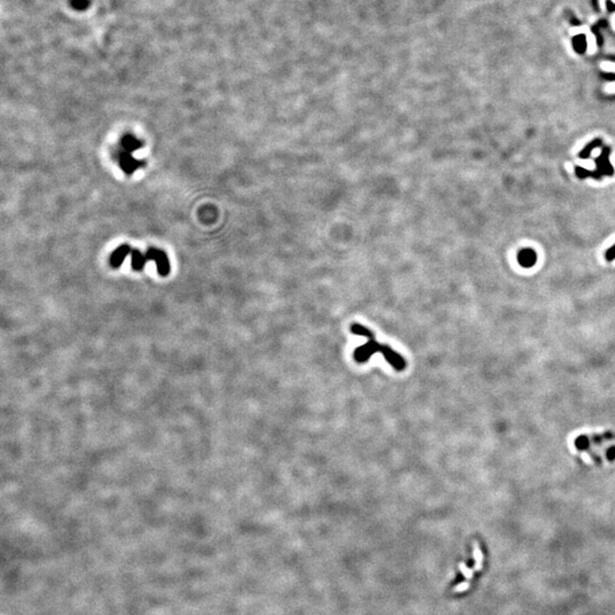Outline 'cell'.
Returning a JSON list of instances; mask_svg holds the SVG:
<instances>
[{
	"label": "cell",
	"mask_w": 615,
	"mask_h": 615,
	"mask_svg": "<svg viewBox=\"0 0 615 615\" xmlns=\"http://www.w3.org/2000/svg\"><path fill=\"white\" fill-rule=\"evenodd\" d=\"M458 568H459V571L461 572V574L464 575L465 579H467V580H471V579H473L474 572H475L474 569H473V568H468V566L465 564V563H459Z\"/></svg>",
	"instance_id": "9c48e42d"
},
{
	"label": "cell",
	"mask_w": 615,
	"mask_h": 615,
	"mask_svg": "<svg viewBox=\"0 0 615 615\" xmlns=\"http://www.w3.org/2000/svg\"><path fill=\"white\" fill-rule=\"evenodd\" d=\"M470 587H471V582L470 580H467V581L460 582V583H458L457 585H455L454 589H452V591L456 592V594H461V592L467 591L468 589H470Z\"/></svg>",
	"instance_id": "8fae6325"
},
{
	"label": "cell",
	"mask_w": 615,
	"mask_h": 615,
	"mask_svg": "<svg viewBox=\"0 0 615 615\" xmlns=\"http://www.w3.org/2000/svg\"><path fill=\"white\" fill-rule=\"evenodd\" d=\"M122 146L126 152L132 153L137 151L138 148H141L142 144L138 141V139H136L133 136H126L125 138L122 139Z\"/></svg>",
	"instance_id": "ba28073f"
},
{
	"label": "cell",
	"mask_w": 615,
	"mask_h": 615,
	"mask_svg": "<svg viewBox=\"0 0 615 615\" xmlns=\"http://www.w3.org/2000/svg\"><path fill=\"white\" fill-rule=\"evenodd\" d=\"M350 331L353 335L363 336L368 340V342H367L366 344H363V346L357 347V349L354 350L353 359L356 360L358 363H367V361L370 359V357L374 356V354L380 353L384 358H385L387 363L391 364L395 370H398V372H402V370L406 369L407 363L405 358L400 356L399 353H396L395 351L391 349L389 346L378 343L375 338V334H374L370 330H368V328L363 326V325L360 324H352L350 327Z\"/></svg>",
	"instance_id": "6da1fadb"
},
{
	"label": "cell",
	"mask_w": 615,
	"mask_h": 615,
	"mask_svg": "<svg viewBox=\"0 0 615 615\" xmlns=\"http://www.w3.org/2000/svg\"><path fill=\"white\" fill-rule=\"evenodd\" d=\"M119 164L120 167L123 171L126 172V174H132L137 169H138L141 165L144 164V162L139 161L136 158H133L131 155V153L129 152H123L121 155H120V159H119Z\"/></svg>",
	"instance_id": "3957f363"
},
{
	"label": "cell",
	"mask_w": 615,
	"mask_h": 615,
	"mask_svg": "<svg viewBox=\"0 0 615 615\" xmlns=\"http://www.w3.org/2000/svg\"><path fill=\"white\" fill-rule=\"evenodd\" d=\"M131 252L132 249L129 245H121L118 247L112 253V255H110V266L114 267V268H119L126 260V256L131 254Z\"/></svg>",
	"instance_id": "277c9868"
},
{
	"label": "cell",
	"mask_w": 615,
	"mask_h": 615,
	"mask_svg": "<svg viewBox=\"0 0 615 615\" xmlns=\"http://www.w3.org/2000/svg\"><path fill=\"white\" fill-rule=\"evenodd\" d=\"M573 45L577 51H579V53H583L585 48L584 37H582V35H578V37L573 40Z\"/></svg>",
	"instance_id": "30bf717a"
},
{
	"label": "cell",
	"mask_w": 615,
	"mask_h": 615,
	"mask_svg": "<svg viewBox=\"0 0 615 615\" xmlns=\"http://www.w3.org/2000/svg\"><path fill=\"white\" fill-rule=\"evenodd\" d=\"M575 444H577V447H578L579 449H583V448H585V447H587V445H588V440H587V438H585V437H580V438H579L578 440H577V442H575Z\"/></svg>",
	"instance_id": "7c38bea8"
},
{
	"label": "cell",
	"mask_w": 615,
	"mask_h": 615,
	"mask_svg": "<svg viewBox=\"0 0 615 615\" xmlns=\"http://www.w3.org/2000/svg\"><path fill=\"white\" fill-rule=\"evenodd\" d=\"M536 253L532 250H522L519 254V262L523 267H532L536 263Z\"/></svg>",
	"instance_id": "52a82bcc"
},
{
	"label": "cell",
	"mask_w": 615,
	"mask_h": 615,
	"mask_svg": "<svg viewBox=\"0 0 615 615\" xmlns=\"http://www.w3.org/2000/svg\"><path fill=\"white\" fill-rule=\"evenodd\" d=\"M146 262H148L146 254H142L139 250H132L131 252V266L132 269L136 271H139L144 268Z\"/></svg>",
	"instance_id": "5b68a950"
},
{
	"label": "cell",
	"mask_w": 615,
	"mask_h": 615,
	"mask_svg": "<svg viewBox=\"0 0 615 615\" xmlns=\"http://www.w3.org/2000/svg\"><path fill=\"white\" fill-rule=\"evenodd\" d=\"M148 261H154L158 266V271L161 276H168L170 272V263H169L168 255L162 250L149 249L145 253Z\"/></svg>",
	"instance_id": "7a4b0ae2"
},
{
	"label": "cell",
	"mask_w": 615,
	"mask_h": 615,
	"mask_svg": "<svg viewBox=\"0 0 615 615\" xmlns=\"http://www.w3.org/2000/svg\"><path fill=\"white\" fill-rule=\"evenodd\" d=\"M608 457H610V459H614V457H615V448H612V449H610V450H608Z\"/></svg>",
	"instance_id": "4fadbf2b"
},
{
	"label": "cell",
	"mask_w": 615,
	"mask_h": 615,
	"mask_svg": "<svg viewBox=\"0 0 615 615\" xmlns=\"http://www.w3.org/2000/svg\"><path fill=\"white\" fill-rule=\"evenodd\" d=\"M472 547H473V558L475 561V565L473 566V569L475 572H478L483 568L484 555L482 551H481L480 545H478L477 541L472 542Z\"/></svg>",
	"instance_id": "8992f818"
}]
</instances>
